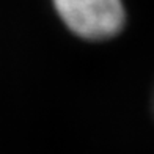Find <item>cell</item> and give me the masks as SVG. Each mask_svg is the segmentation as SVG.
Masks as SVG:
<instances>
[{
  "label": "cell",
  "instance_id": "1",
  "mask_svg": "<svg viewBox=\"0 0 154 154\" xmlns=\"http://www.w3.org/2000/svg\"><path fill=\"white\" fill-rule=\"evenodd\" d=\"M49 6L66 30L87 41L115 36L126 22L123 0H49Z\"/></svg>",
  "mask_w": 154,
  "mask_h": 154
}]
</instances>
